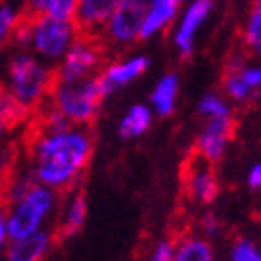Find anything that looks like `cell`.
<instances>
[{"instance_id": "cell-1", "label": "cell", "mask_w": 261, "mask_h": 261, "mask_svg": "<svg viewBox=\"0 0 261 261\" xmlns=\"http://www.w3.org/2000/svg\"><path fill=\"white\" fill-rule=\"evenodd\" d=\"M94 153V136L86 125L61 129L36 127L28 142V167L38 184L57 192L77 186Z\"/></svg>"}, {"instance_id": "cell-2", "label": "cell", "mask_w": 261, "mask_h": 261, "mask_svg": "<svg viewBox=\"0 0 261 261\" xmlns=\"http://www.w3.org/2000/svg\"><path fill=\"white\" fill-rule=\"evenodd\" d=\"M0 84L5 86L15 105L30 115L46 105L57 84V75L53 65L38 59L30 50L9 48L3 61Z\"/></svg>"}, {"instance_id": "cell-3", "label": "cell", "mask_w": 261, "mask_h": 261, "mask_svg": "<svg viewBox=\"0 0 261 261\" xmlns=\"http://www.w3.org/2000/svg\"><path fill=\"white\" fill-rule=\"evenodd\" d=\"M80 34L82 32L75 21L25 15V19L17 25L13 34L11 48L30 50L32 55L55 67Z\"/></svg>"}, {"instance_id": "cell-4", "label": "cell", "mask_w": 261, "mask_h": 261, "mask_svg": "<svg viewBox=\"0 0 261 261\" xmlns=\"http://www.w3.org/2000/svg\"><path fill=\"white\" fill-rule=\"evenodd\" d=\"M61 203V192L36 184L25 197L17 203L7 205V220L11 241L25 238L42 228H48V222L57 215Z\"/></svg>"}, {"instance_id": "cell-5", "label": "cell", "mask_w": 261, "mask_h": 261, "mask_svg": "<svg viewBox=\"0 0 261 261\" xmlns=\"http://www.w3.org/2000/svg\"><path fill=\"white\" fill-rule=\"evenodd\" d=\"M102 100L105 98L98 90L94 75L77 82H57L46 102L53 105L71 125L90 127V123L100 113Z\"/></svg>"}, {"instance_id": "cell-6", "label": "cell", "mask_w": 261, "mask_h": 261, "mask_svg": "<svg viewBox=\"0 0 261 261\" xmlns=\"http://www.w3.org/2000/svg\"><path fill=\"white\" fill-rule=\"evenodd\" d=\"M150 0H119L105 28L98 34V40L107 50L123 53L140 42L142 19Z\"/></svg>"}, {"instance_id": "cell-7", "label": "cell", "mask_w": 261, "mask_h": 261, "mask_svg": "<svg viewBox=\"0 0 261 261\" xmlns=\"http://www.w3.org/2000/svg\"><path fill=\"white\" fill-rule=\"evenodd\" d=\"M107 48L98 36L80 34L75 42L55 65L57 82H77L86 77H94L105 65Z\"/></svg>"}, {"instance_id": "cell-8", "label": "cell", "mask_w": 261, "mask_h": 261, "mask_svg": "<svg viewBox=\"0 0 261 261\" xmlns=\"http://www.w3.org/2000/svg\"><path fill=\"white\" fill-rule=\"evenodd\" d=\"M222 94L232 105H249L261 94V63L253 61L247 53H234L228 57Z\"/></svg>"}, {"instance_id": "cell-9", "label": "cell", "mask_w": 261, "mask_h": 261, "mask_svg": "<svg viewBox=\"0 0 261 261\" xmlns=\"http://www.w3.org/2000/svg\"><path fill=\"white\" fill-rule=\"evenodd\" d=\"M217 3L215 0H188L180 7L176 23L169 30V42L182 59H188L197 50V42L203 28L211 21Z\"/></svg>"}, {"instance_id": "cell-10", "label": "cell", "mask_w": 261, "mask_h": 261, "mask_svg": "<svg viewBox=\"0 0 261 261\" xmlns=\"http://www.w3.org/2000/svg\"><path fill=\"white\" fill-rule=\"evenodd\" d=\"M150 67V59L146 55H125L111 63H105L102 69L96 73V84L102 98H109L123 90L125 86L140 80Z\"/></svg>"}, {"instance_id": "cell-11", "label": "cell", "mask_w": 261, "mask_h": 261, "mask_svg": "<svg viewBox=\"0 0 261 261\" xmlns=\"http://www.w3.org/2000/svg\"><path fill=\"white\" fill-rule=\"evenodd\" d=\"M184 190L194 205H211L220 194V180L213 171V163H207L201 157H192L184 169Z\"/></svg>"}, {"instance_id": "cell-12", "label": "cell", "mask_w": 261, "mask_h": 261, "mask_svg": "<svg viewBox=\"0 0 261 261\" xmlns=\"http://www.w3.org/2000/svg\"><path fill=\"white\" fill-rule=\"evenodd\" d=\"M234 119H203V125L194 140V153L207 163H217L232 142Z\"/></svg>"}, {"instance_id": "cell-13", "label": "cell", "mask_w": 261, "mask_h": 261, "mask_svg": "<svg viewBox=\"0 0 261 261\" xmlns=\"http://www.w3.org/2000/svg\"><path fill=\"white\" fill-rule=\"evenodd\" d=\"M55 232L50 228H42L25 238L9 241L5 253V261H44L55 247Z\"/></svg>"}, {"instance_id": "cell-14", "label": "cell", "mask_w": 261, "mask_h": 261, "mask_svg": "<svg viewBox=\"0 0 261 261\" xmlns=\"http://www.w3.org/2000/svg\"><path fill=\"white\" fill-rule=\"evenodd\" d=\"M88 217V201H86L84 192L75 188L65 192V199L59 203L57 211V230L63 238L77 234Z\"/></svg>"}, {"instance_id": "cell-15", "label": "cell", "mask_w": 261, "mask_h": 261, "mask_svg": "<svg viewBox=\"0 0 261 261\" xmlns=\"http://www.w3.org/2000/svg\"><path fill=\"white\" fill-rule=\"evenodd\" d=\"M178 13H180V7H176L173 3H167V0H150L144 13V19H142L140 40H155L167 34L173 28V23H176Z\"/></svg>"}, {"instance_id": "cell-16", "label": "cell", "mask_w": 261, "mask_h": 261, "mask_svg": "<svg viewBox=\"0 0 261 261\" xmlns=\"http://www.w3.org/2000/svg\"><path fill=\"white\" fill-rule=\"evenodd\" d=\"M180 96V75L173 71H165L153 86L148 96V107L157 117H171L178 109Z\"/></svg>"}, {"instance_id": "cell-17", "label": "cell", "mask_w": 261, "mask_h": 261, "mask_svg": "<svg viewBox=\"0 0 261 261\" xmlns=\"http://www.w3.org/2000/svg\"><path fill=\"white\" fill-rule=\"evenodd\" d=\"M119 0H77L75 23L82 34L98 36Z\"/></svg>"}, {"instance_id": "cell-18", "label": "cell", "mask_w": 261, "mask_h": 261, "mask_svg": "<svg viewBox=\"0 0 261 261\" xmlns=\"http://www.w3.org/2000/svg\"><path fill=\"white\" fill-rule=\"evenodd\" d=\"M155 113L148 105L134 102L125 109V113L117 121V136L121 140H138L153 127Z\"/></svg>"}, {"instance_id": "cell-19", "label": "cell", "mask_w": 261, "mask_h": 261, "mask_svg": "<svg viewBox=\"0 0 261 261\" xmlns=\"http://www.w3.org/2000/svg\"><path fill=\"white\" fill-rule=\"evenodd\" d=\"M173 261H217V255L207 236L186 232L173 241Z\"/></svg>"}, {"instance_id": "cell-20", "label": "cell", "mask_w": 261, "mask_h": 261, "mask_svg": "<svg viewBox=\"0 0 261 261\" xmlns=\"http://www.w3.org/2000/svg\"><path fill=\"white\" fill-rule=\"evenodd\" d=\"M245 53L261 63V0H251V7L241 32Z\"/></svg>"}, {"instance_id": "cell-21", "label": "cell", "mask_w": 261, "mask_h": 261, "mask_svg": "<svg viewBox=\"0 0 261 261\" xmlns=\"http://www.w3.org/2000/svg\"><path fill=\"white\" fill-rule=\"evenodd\" d=\"M25 19L23 0H0V55L11 48L17 25Z\"/></svg>"}, {"instance_id": "cell-22", "label": "cell", "mask_w": 261, "mask_h": 261, "mask_svg": "<svg viewBox=\"0 0 261 261\" xmlns=\"http://www.w3.org/2000/svg\"><path fill=\"white\" fill-rule=\"evenodd\" d=\"M25 15L75 21L77 0H23Z\"/></svg>"}, {"instance_id": "cell-23", "label": "cell", "mask_w": 261, "mask_h": 261, "mask_svg": "<svg viewBox=\"0 0 261 261\" xmlns=\"http://www.w3.org/2000/svg\"><path fill=\"white\" fill-rule=\"evenodd\" d=\"M36 184L38 182H36L34 173L30 171L28 165H25V169L9 173V176L5 178V182H3V186H0V203H3L5 207L17 203L21 197H25Z\"/></svg>"}, {"instance_id": "cell-24", "label": "cell", "mask_w": 261, "mask_h": 261, "mask_svg": "<svg viewBox=\"0 0 261 261\" xmlns=\"http://www.w3.org/2000/svg\"><path fill=\"white\" fill-rule=\"evenodd\" d=\"M201 119H234V105L222 92H205L197 102Z\"/></svg>"}, {"instance_id": "cell-25", "label": "cell", "mask_w": 261, "mask_h": 261, "mask_svg": "<svg viewBox=\"0 0 261 261\" xmlns=\"http://www.w3.org/2000/svg\"><path fill=\"white\" fill-rule=\"evenodd\" d=\"M25 117H28V113L15 105V100L5 90V86L0 84V140L9 136L11 129L17 127Z\"/></svg>"}, {"instance_id": "cell-26", "label": "cell", "mask_w": 261, "mask_h": 261, "mask_svg": "<svg viewBox=\"0 0 261 261\" xmlns=\"http://www.w3.org/2000/svg\"><path fill=\"white\" fill-rule=\"evenodd\" d=\"M228 261H261V245L249 236H238L228 247Z\"/></svg>"}, {"instance_id": "cell-27", "label": "cell", "mask_w": 261, "mask_h": 261, "mask_svg": "<svg viewBox=\"0 0 261 261\" xmlns=\"http://www.w3.org/2000/svg\"><path fill=\"white\" fill-rule=\"evenodd\" d=\"M203 236H207L209 241H213V238L220 236L222 232V222H220V217L213 215V213H207L203 215V220H201V230H199Z\"/></svg>"}, {"instance_id": "cell-28", "label": "cell", "mask_w": 261, "mask_h": 261, "mask_svg": "<svg viewBox=\"0 0 261 261\" xmlns=\"http://www.w3.org/2000/svg\"><path fill=\"white\" fill-rule=\"evenodd\" d=\"M11 241V234H9V220H7V207L0 203V253L7 249Z\"/></svg>"}, {"instance_id": "cell-29", "label": "cell", "mask_w": 261, "mask_h": 261, "mask_svg": "<svg viewBox=\"0 0 261 261\" xmlns=\"http://www.w3.org/2000/svg\"><path fill=\"white\" fill-rule=\"evenodd\" d=\"M245 182H247V186L251 190H261V161H257L255 165L249 167Z\"/></svg>"}, {"instance_id": "cell-30", "label": "cell", "mask_w": 261, "mask_h": 261, "mask_svg": "<svg viewBox=\"0 0 261 261\" xmlns=\"http://www.w3.org/2000/svg\"><path fill=\"white\" fill-rule=\"evenodd\" d=\"M9 163H11V150L3 148L0 150V186H3L5 178L9 176Z\"/></svg>"}, {"instance_id": "cell-31", "label": "cell", "mask_w": 261, "mask_h": 261, "mask_svg": "<svg viewBox=\"0 0 261 261\" xmlns=\"http://www.w3.org/2000/svg\"><path fill=\"white\" fill-rule=\"evenodd\" d=\"M167 3H173L176 7H182V5H186V3H188V0H167Z\"/></svg>"}]
</instances>
